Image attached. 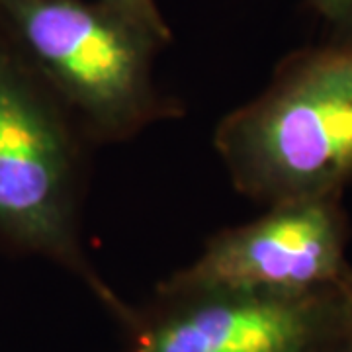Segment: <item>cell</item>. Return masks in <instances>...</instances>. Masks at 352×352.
I'll use <instances>...</instances> for the list:
<instances>
[{
    "instance_id": "4",
    "label": "cell",
    "mask_w": 352,
    "mask_h": 352,
    "mask_svg": "<svg viewBox=\"0 0 352 352\" xmlns=\"http://www.w3.org/2000/svg\"><path fill=\"white\" fill-rule=\"evenodd\" d=\"M124 352H323L351 339L344 282L305 294L155 292L122 327Z\"/></svg>"
},
{
    "instance_id": "1",
    "label": "cell",
    "mask_w": 352,
    "mask_h": 352,
    "mask_svg": "<svg viewBox=\"0 0 352 352\" xmlns=\"http://www.w3.org/2000/svg\"><path fill=\"white\" fill-rule=\"evenodd\" d=\"M214 149L233 188L256 204L342 198L352 186V32L289 53L221 118Z\"/></svg>"
},
{
    "instance_id": "7",
    "label": "cell",
    "mask_w": 352,
    "mask_h": 352,
    "mask_svg": "<svg viewBox=\"0 0 352 352\" xmlns=\"http://www.w3.org/2000/svg\"><path fill=\"white\" fill-rule=\"evenodd\" d=\"M325 24L331 34L352 32V0H305Z\"/></svg>"
},
{
    "instance_id": "5",
    "label": "cell",
    "mask_w": 352,
    "mask_h": 352,
    "mask_svg": "<svg viewBox=\"0 0 352 352\" xmlns=\"http://www.w3.org/2000/svg\"><path fill=\"white\" fill-rule=\"evenodd\" d=\"M264 208L258 217L214 235L155 292L305 294L346 280L351 226L342 198H300Z\"/></svg>"
},
{
    "instance_id": "9",
    "label": "cell",
    "mask_w": 352,
    "mask_h": 352,
    "mask_svg": "<svg viewBox=\"0 0 352 352\" xmlns=\"http://www.w3.org/2000/svg\"><path fill=\"white\" fill-rule=\"evenodd\" d=\"M344 288H346V296H349V305H351V329H352V270L344 280Z\"/></svg>"
},
{
    "instance_id": "3",
    "label": "cell",
    "mask_w": 352,
    "mask_h": 352,
    "mask_svg": "<svg viewBox=\"0 0 352 352\" xmlns=\"http://www.w3.org/2000/svg\"><path fill=\"white\" fill-rule=\"evenodd\" d=\"M0 25L90 145L182 116L155 78L166 43L126 14L90 0H0Z\"/></svg>"
},
{
    "instance_id": "8",
    "label": "cell",
    "mask_w": 352,
    "mask_h": 352,
    "mask_svg": "<svg viewBox=\"0 0 352 352\" xmlns=\"http://www.w3.org/2000/svg\"><path fill=\"white\" fill-rule=\"evenodd\" d=\"M323 352H352V337L351 339L342 340L339 344H335L333 349H329V351H323Z\"/></svg>"
},
{
    "instance_id": "2",
    "label": "cell",
    "mask_w": 352,
    "mask_h": 352,
    "mask_svg": "<svg viewBox=\"0 0 352 352\" xmlns=\"http://www.w3.org/2000/svg\"><path fill=\"white\" fill-rule=\"evenodd\" d=\"M87 145L0 25V251L61 268L122 329L135 305L108 284L82 237Z\"/></svg>"
},
{
    "instance_id": "6",
    "label": "cell",
    "mask_w": 352,
    "mask_h": 352,
    "mask_svg": "<svg viewBox=\"0 0 352 352\" xmlns=\"http://www.w3.org/2000/svg\"><path fill=\"white\" fill-rule=\"evenodd\" d=\"M90 2H96V4L126 14L127 18L141 24L145 30H149L153 36H157L166 45L173 41L170 25L161 12L157 0H90Z\"/></svg>"
}]
</instances>
